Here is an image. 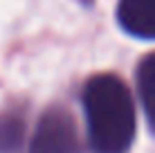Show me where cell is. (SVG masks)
<instances>
[{"label":"cell","mask_w":155,"mask_h":153,"mask_svg":"<svg viewBox=\"0 0 155 153\" xmlns=\"http://www.w3.org/2000/svg\"><path fill=\"white\" fill-rule=\"evenodd\" d=\"M88 138L94 153H128L135 140V104L115 75H97L83 86Z\"/></svg>","instance_id":"6da1fadb"},{"label":"cell","mask_w":155,"mask_h":153,"mask_svg":"<svg viewBox=\"0 0 155 153\" xmlns=\"http://www.w3.org/2000/svg\"><path fill=\"white\" fill-rule=\"evenodd\" d=\"M25 140V119L16 113L0 115V153H18Z\"/></svg>","instance_id":"5b68a950"},{"label":"cell","mask_w":155,"mask_h":153,"mask_svg":"<svg viewBox=\"0 0 155 153\" xmlns=\"http://www.w3.org/2000/svg\"><path fill=\"white\" fill-rule=\"evenodd\" d=\"M117 20L128 34L155 38V0H119Z\"/></svg>","instance_id":"3957f363"},{"label":"cell","mask_w":155,"mask_h":153,"mask_svg":"<svg viewBox=\"0 0 155 153\" xmlns=\"http://www.w3.org/2000/svg\"><path fill=\"white\" fill-rule=\"evenodd\" d=\"M29 153H81L77 124L65 108H47L36 124Z\"/></svg>","instance_id":"7a4b0ae2"},{"label":"cell","mask_w":155,"mask_h":153,"mask_svg":"<svg viewBox=\"0 0 155 153\" xmlns=\"http://www.w3.org/2000/svg\"><path fill=\"white\" fill-rule=\"evenodd\" d=\"M79 2H81V5H92L94 0H79Z\"/></svg>","instance_id":"8992f818"},{"label":"cell","mask_w":155,"mask_h":153,"mask_svg":"<svg viewBox=\"0 0 155 153\" xmlns=\"http://www.w3.org/2000/svg\"><path fill=\"white\" fill-rule=\"evenodd\" d=\"M137 88H140L146 119L155 133V54H148L137 68Z\"/></svg>","instance_id":"277c9868"}]
</instances>
